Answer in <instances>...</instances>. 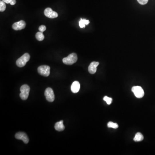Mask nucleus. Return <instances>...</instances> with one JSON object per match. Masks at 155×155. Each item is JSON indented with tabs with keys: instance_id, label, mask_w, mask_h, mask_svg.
Here are the masks:
<instances>
[{
	"instance_id": "19",
	"label": "nucleus",
	"mask_w": 155,
	"mask_h": 155,
	"mask_svg": "<svg viewBox=\"0 0 155 155\" xmlns=\"http://www.w3.org/2000/svg\"><path fill=\"white\" fill-rule=\"evenodd\" d=\"M6 4H10L11 5H14L16 3V0H2Z\"/></svg>"
},
{
	"instance_id": "16",
	"label": "nucleus",
	"mask_w": 155,
	"mask_h": 155,
	"mask_svg": "<svg viewBox=\"0 0 155 155\" xmlns=\"http://www.w3.org/2000/svg\"><path fill=\"white\" fill-rule=\"evenodd\" d=\"M107 126L109 127L116 129L119 127V125L117 123H113V122L109 121L107 124Z\"/></svg>"
},
{
	"instance_id": "17",
	"label": "nucleus",
	"mask_w": 155,
	"mask_h": 155,
	"mask_svg": "<svg viewBox=\"0 0 155 155\" xmlns=\"http://www.w3.org/2000/svg\"><path fill=\"white\" fill-rule=\"evenodd\" d=\"M6 6L5 3L3 1H0V11L4 12L6 10Z\"/></svg>"
},
{
	"instance_id": "5",
	"label": "nucleus",
	"mask_w": 155,
	"mask_h": 155,
	"mask_svg": "<svg viewBox=\"0 0 155 155\" xmlns=\"http://www.w3.org/2000/svg\"><path fill=\"white\" fill-rule=\"evenodd\" d=\"M44 95L48 101L52 102L54 101L55 96L53 89L50 88H48L45 90Z\"/></svg>"
},
{
	"instance_id": "13",
	"label": "nucleus",
	"mask_w": 155,
	"mask_h": 155,
	"mask_svg": "<svg viewBox=\"0 0 155 155\" xmlns=\"http://www.w3.org/2000/svg\"><path fill=\"white\" fill-rule=\"evenodd\" d=\"M144 136L141 133L138 132L136 134L135 137L134 138V140L136 142H139L144 140Z\"/></svg>"
},
{
	"instance_id": "10",
	"label": "nucleus",
	"mask_w": 155,
	"mask_h": 155,
	"mask_svg": "<svg viewBox=\"0 0 155 155\" xmlns=\"http://www.w3.org/2000/svg\"><path fill=\"white\" fill-rule=\"evenodd\" d=\"M99 62H93L91 63L89 67V71L90 73L94 74L97 71V67L99 65Z\"/></svg>"
},
{
	"instance_id": "4",
	"label": "nucleus",
	"mask_w": 155,
	"mask_h": 155,
	"mask_svg": "<svg viewBox=\"0 0 155 155\" xmlns=\"http://www.w3.org/2000/svg\"><path fill=\"white\" fill-rule=\"evenodd\" d=\"M50 67L46 65L40 66L38 68V73L42 76L48 77L50 74Z\"/></svg>"
},
{
	"instance_id": "2",
	"label": "nucleus",
	"mask_w": 155,
	"mask_h": 155,
	"mask_svg": "<svg viewBox=\"0 0 155 155\" xmlns=\"http://www.w3.org/2000/svg\"><path fill=\"white\" fill-rule=\"evenodd\" d=\"M30 56L28 53H25L16 62V64L19 67H23L26 65L27 62L30 60Z\"/></svg>"
},
{
	"instance_id": "14",
	"label": "nucleus",
	"mask_w": 155,
	"mask_h": 155,
	"mask_svg": "<svg viewBox=\"0 0 155 155\" xmlns=\"http://www.w3.org/2000/svg\"><path fill=\"white\" fill-rule=\"evenodd\" d=\"M90 23V21L89 20H86L85 19H81V20L79 21V24L80 28H85V25H88Z\"/></svg>"
},
{
	"instance_id": "1",
	"label": "nucleus",
	"mask_w": 155,
	"mask_h": 155,
	"mask_svg": "<svg viewBox=\"0 0 155 155\" xmlns=\"http://www.w3.org/2000/svg\"><path fill=\"white\" fill-rule=\"evenodd\" d=\"M78 57L75 53H72L69 54L67 57H65L62 59L64 64L67 65H72L77 62Z\"/></svg>"
},
{
	"instance_id": "21",
	"label": "nucleus",
	"mask_w": 155,
	"mask_h": 155,
	"mask_svg": "<svg viewBox=\"0 0 155 155\" xmlns=\"http://www.w3.org/2000/svg\"><path fill=\"white\" fill-rule=\"evenodd\" d=\"M46 30V27L45 25H42L39 27V31L41 32H44Z\"/></svg>"
},
{
	"instance_id": "11",
	"label": "nucleus",
	"mask_w": 155,
	"mask_h": 155,
	"mask_svg": "<svg viewBox=\"0 0 155 155\" xmlns=\"http://www.w3.org/2000/svg\"><path fill=\"white\" fill-rule=\"evenodd\" d=\"M80 89V83L78 81H74L71 85V91L73 93H78Z\"/></svg>"
},
{
	"instance_id": "3",
	"label": "nucleus",
	"mask_w": 155,
	"mask_h": 155,
	"mask_svg": "<svg viewBox=\"0 0 155 155\" xmlns=\"http://www.w3.org/2000/svg\"><path fill=\"white\" fill-rule=\"evenodd\" d=\"M20 93L19 96L23 100H27L29 95L30 91V87L27 85H24L20 88Z\"/></svg>"
},
{
	"instance_id": "18",
	"label": "nucleus",
	"mask_w": 155,
	"mask_h": 155,
	"mask_svg": "<svg viewBox=\"0 0 155 155\" xmlns=\"http://www.w3.org/2000/svg\"><path fill=\"white\" fill-rule=\"evenodd\" d=\"M103 100L107 102V104L108 105H110V104L112 103V101H113V99H112V98L108 97L107 96L104 97H103Z\"/></svg>"
},
{
	"instance_id": "9",
	"label": "nucleus",
	"mask_w": 155,
	"mask_h": 155,
	"mask_svg": "<svg viewBox=\"0 0 155 155\" xmlns=\"http://www.w3.org/2000/svg\"><path fill=\"white\" fill-rule=\"evenodd\" d=\"M26 23L23 20H21L14 23L12 25V28L15 30H20L25 28Z\"/></svg>"
},
{
	"instance_id": "8",
	"label": "nucleus",
	"mask_w": 155,
	"mask_h": 155,
	"mask_svg": "<svg viewBox=\"0 0 155 155\" xmlns=\"http://www.w3.org/2000/svg\"><path fill=\"white\" fill-rule=\"evenodd\" d=\"M44 14L46 17L49 18L54 19L58 17V13L54 11L50 8H47L44 10Z\"/></svg>"
},
{
	"instance_id": "15",
	"label": "nucleus",
	"mask_w": 155,
	"mask_h": 155,
	"mask_svg": "<svg viewBox=\"0 0 155 155\" xmlns=\"http://www.w3.org/2000/svg\"><path fill=\"white\" fill-rule=\"evenodd\" d=\"M36 39L39 41H43L44 38V35L43 34V32H38L36 34Z\"/></svg>"
},
{
	"instance_id": "12",
	"label": "nucleus",
	"mask_w": 155,
	"mask_h": 155,
	"mask_svg": "<svg viewBox=\"0 0 155 155\" xmlns=\"http://www.w3.org/2000/svg\"><path fill=\"white\" fill-rule=\"evenodd\" d=\"M63 123V120H61L60 121L56 122L54 126L55 130L59 131V132L63 131L65 129V126H64Z\"/></svg>"
},
{
	"instance_id": "6",
	"label": "nucleus",
	"mask_w": 155,
	"mask_h": 155,
	"mask_svg": "<svg viewBox=\"0 0 155 155\" xmlns=\"http://www.w3.org/2000/svg\"><path fill=\"white\" fill-rule=\"evenodd\" d=\"M132 91L138 98H141L144 95V90L140 86H134L132 88Z\"/></svg>"
},
{
	"instance_id": "20",
	"label": "nucleus",
	"mask_w": 155,
	"mask_h": 155,
	"mask_svg": "<svg viewBox=\"0 0 155 155\" xmlns=\"http://www.w3.org/2000/svg\"><path fill=\"white\" fill-rule=\"evenodd\" d=\"M138 3L141 5H144L147 4L148 0H137Z\"/></svg>"
},
{
	"instance_id": "7",
	"label": "nucleus",
	"mask_w": 155,
	"mask_h": 155,
	"mask_svg": "<svg viewBox=\"0 0 155 155\" xmlns=\"http://www.w3.org/2000/svg\"><path fill=\"white\" fill-rule=\"evenodd\" d=\"M15 138L17 139L23 140L25 144H27L29 142V139L27 134L23 132H19L15 134Z\"/></svg>"
}]
</instances>
